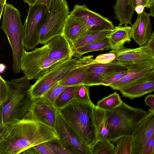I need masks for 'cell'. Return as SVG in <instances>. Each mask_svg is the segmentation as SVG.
Wrapping results in <instances>:
<instances>
[{
    "label": "cell",
    "mask_w": 154,
    "mask_h": 154,
    "mask_svg": "<svg viewBox=\"0 0 154 154\" xmlns=\"http://www.w3.org/2000/svg\"><path fill=\"white\" fill-rule=\"evenodd\" d=\"M136 6L135 0H117L114 9L115 18L119 22L118 26L131 25V20Z\"/></svg>",
    "instance_id": "ffe728a7"
},
{
    "label": "cell",
    "mask_w": 154,
    "mask_h": 154,
    "mask_svg": "<svg viewBox=\"0 0 154 154\" xmlns=\"http://www.w3.org/2000/svg\"><path fill=\"white\" fill-rule=\"evenodd\" d=\"M148 112L139 122L132 135V154H143L148 140L154 133V110L149 109Z\"/></svg>",
    "instance_id": "5bb4252c"
},
{
    "label": "cell",
    "mask_w": 154,
    "mask_h": 154,
    "mask_svg": "<svg viewBox=\"0 0 154 154\" xmlns=\"http://www.w3.org/2000/svg\"><path fill=\"white\" fill-rule=\"evenodd\" d=\"M145 7L144 5H137L135 8V11L137 14H142L144 11Z\"/></svg>",
    "instance_id": "b9f144b4"
},
{
    "label": "cell",
    "mask_w": 154,
    "mask_h": 154,
    "mask_svg": "<svg viewBox=\"0 0 154 154\" xmlns=\"http://www.w3.org/2000/svg\"><path fill=\"white\" fill-rule=\"evenodd\" d=\"M144 101L146 105L154 110V94H149L146 97Z\"/></svg>",
    "instance_id": "ab89813d"
},
{
    "label": "cell",
    "mask_w": 154,
    "mask_h": 154,
    "mask_svg": "<svg viewBox=\"0 0 154 154\" xmlns=\"http://www.w3.org/2000/svg\"><path fill=\"white\" fill-rule=\"evenodd\" d=\"M0 126V154L21 153L39 144L59 140L56 131L34 119L29 112L22 119Z\"/></svg>",
    "instance_id": "6da1fadb"
},
{
    "label": "cell",
    "mask_w": 154,
    "mask_h": 154,
    "mask_svg": "<svg viewBox=\"0 0 154 154\" xmlns=\"http://www.w3.org/2000/svg\"><path fill=\"white\" fill-rule=\"evenodd\" d=\"M123 102L116 91L99 101L98 108L106 112L113 110L121 105Z\"/></svg>",
    "instance_id": "484cf974"
},
{
    "label": "cell",
    "mask_w": 154,
    "mask_h": 154,
    "mask_svg": "<svg viewBox=\"0 0 154 154\" xmlns=\"http://www.w3.org/2000/svg\"><path fill=\"white\" fill-rule=\"evenodd\" d=\"M125 70L127 69L112 62L107 64L93 63L88 70L87 76L83 85L90 87L102 85L104 80L114 73Z\"/></svg>",
    "instance_id": "9a60e30c"
},
{
    "label": "cell",
    "mask_w": 154,
    "mask_h": 154,
    "mask_svg": "<svg viewBox=\"0 0 154 154\" xmlns=\"http://www.w3.org/2000/svg\"><path fill=\"white\" fill-rule=\"evenodd\" d=\"M57 111V109L54 104L45 98L42 97L32 100L28 112L34 119L56 131L55 126Z\"/></svg>",
    "instance_id": "4fadbf2b"
},
{
    "label": "cell",
    "mask_w": 154,
    "mask_h": 154,
    "mask_svg": "<svg viewBox=\"0 0 154 154\" xmlns=\"http://www.w3.org/2000/svg\"><path fill=\"white\" fill-rule=\"evenodd\" d=\"M152 154H154V145L153 147V152Z\"/></svg>",
    "instance_id": "681fc988"
},
{
    "label": "cell",
    "mask_w": 154,
    "mask_h": 154,
    "mask_svg": "<svg viewBox=\"0 0 154 154\" xmlns=\"http://www.w3.org/2000/svg\"><path fill=\"white\" fill-rule=\"evenodd\" d=\"M65 60L51 59L47 43L30 51L23 50L21 59V71L29 80H37L51 68Z\"/></svg>",
    "instance_id": "ba28073f"
},
{
    "label": "cell",
    "mask_w": 154,
    "mask_h": 154,
    "mask_svg": "<svg viewBox=\"0 0 154 154\" xmlns=\"http://www.w3.org/2000/svg\"><path fill=\"white\" fill-rule=\"evenodd\" d=\"M51 1V0H37L35 4L43 5L48 8L50 6Z\"/></svg>",
    "instance_id": "60d3db41"
},
{
    "label": "cell",
    "mask_w": 154,
    "mask_h": 154,
    "mask_svg": "<svg viewBox=\"0 0 154 154\" xmlns=\"http://www.w3.org/2000/svg\"><path fill=\"white\" fill-rule=\"evenodd\" d=\"M47 9L46 6L42 4L29 6L23 25L24 45L27 51L33 49L39 44L40 32Z\"/></svg>",
    "instance_id": "30bf717a"
},
{
    "label": "cell",
    "mask_w": 154,
    "mask_h": 154,
    "mask_svg": "<svg viewBox=\"0 0 154 154\" xmlns=\"http://www.w3.org/2000/svg\"><path fill=\"white\" fill-rule=\"evenodd\" d=\"M96 106L74 99L57 109L64 121L86 146L93 149L97 142L95 112Z\"/></svg>",
    "instance_id": "7a4b0ae2"
},
{
    "label": "cell",
    "mask_w": 154,
    "mask_h": 154,
    "mask_svg": "<svg viewBox=\"0 0 154 154\" xmlns=\"http://www.w3.org/2000/svg\"><path fill=\"white\" fill-rule=\"evenodd\" d=\"M129 71L125 70L116 72L104 80L102 85L109 86L111 84L121 79Z\"/></svg>",
    "instance_id": "836d02e7"
},
{
    "label": "cell",
    "mask_w": 154,
    "mask_h": 154,
    "mask_svg": "<svg viewBox=\"0 0 154 154\" xmlns=\"http://www.w3.org/2000/svg\"><path fill=\"white\" fill-rule=\"evenodd\" d=\"M145 45L154 55V30Z\"/></svg>",
    "instance_id": "f35d334b"
},
{
    "label": "cell",
    "mask_w": 154,
    "mask_h": 154,
    "mask_svg": "<svg viewBox=\"0 0 154 154\" xmlns=\"http://www.w3.org/2000/svg\"><path fill=\"white\" fill-rule=\"evenodd\" d=\"M154 80V75L150 80Z\"/></svg>",
    "instance_id": "f907efd6"
},
{
    "label": "cell",
    "mask_w": 154,
    "mask_h": 154,
    "mask_svg": "<svg viewBox=\"0 0 154 154\" xmlns=\"http://www.w3.org/2000/svg\"><path fill=\"white\" fill-rule=\"evenodd\" d=\"M93 57L89 55L66 60L51 68L31 85L29 91L32 99L43 97L51 88L78 67L96 63Z\"/></svg>",
    "instance_id": "8992f818"
},
{
    "label": "cell",
    "mask_w": 154,
    "mask_h": 154,
    "mask_svg": "<svg viewBox=\"0 0 154 154\" xmlns=\"http://www.w3.org/2000/svg\"><path fill=\"white\" fill-rule=\"evenodd\" d=\"M153 0H145V7L148 9L150 8Z\"/></svg>",
    "instance_id": "7dc6e473"
},
{
    "label": "cell",
    "mask_w": 154,
    "mask_h": 154,
    "mask_svg": "<svg viewBox=\"0 0 154 154\" xmlns=\"http://www.w3.org/2000/svg\"><path fill=\"white\" fill-rule=\"evenodd\" d=\"M89 31L81 19L70 13L65 21L63 35L71 46Z\"/></svg>",
    "instance_id": "e0dca14e"
},
{
    "label": "cell",
    "mask_w": 154,
    "mask_h": 154,
    "mask_svg": "<svg viewBox=\"0 0 154 154\" xmlns=\"http://www.w3.org/2000/svg\"><path fill=\"white\" fill-rule=\"evenodd\" d=\"M9 98V90L7 81L0 76V106L5 104Z\"/></svg>",
    "instance_id": "d6a6232c"
},
{
    "label": "cell",
    "mask_w": 154,
    "mask_h": 154,
    "mask_svg": "<svg viewBox=\"0 0 154 154\" xmlns=\"http://www.w3.org/2000/svg\"><path fill=\"white\" fill-rule=\"evenodd\" d=\"M51 142L52 141L48 142L47 143L55 154H73L71 151L62 146L58 143V144H56Z\"/></svg>",
    "instance_id": "d590c367"
},
{
    "label": "cell",
    "mask_w": 154,
    "mask_h": 154,
    "mask_svg": "<svg viewBox=\"0 0 154 154\" xmlns=\"http://www.w3.org/2000/svg\"><path fill=\"white\" fill-rule=\"evenodd\" d=\"M154 145V133L148 140L143 154H152Z\"/></svg>",
    "instance_id": "74e56055"
},
{
    "label": "cell",
    "mask_w": 154,
    "mask_h": 154,
    "mask_svg": "<svg viewBox=\"0 0 154 154\" xmlns=\"http://www.w3.org/2000/svg\"><path fill=\"white\" fill-rule=\"evenodd\" d=\"M106 112L110 141L114 143L123 137L132 136L139 122L148 112L123 102L120 106Z\"/></svg>",
    "instance_id": "277c9868"
},
{
    "label": "cell",
    "mask_w": 154,
    "mask_h": 154,
    "mask_svg": "<svg viewBox=\"0 0 154 154\" xmlns=\"http://www.w3.org/2000/svg\"><path fill=\"white\" fill-rule=\"evenodd\" d=\"M133 138L127 136L120 138L116 142L114 154H132Z\"/></svg>",
    "instance_id": "f1b7e54d"
},
{
    "label": "cell",
    "mask_w": 154,
    "mask_h": 154,
    "mask_svg": "<svg viewBox=\"0 0 154 154\" xmlns=\"http://www.w3.org/2000/svg\"><path fill=\"white\" fill-rule=\"evenodd\" d=\"M58 143L73 154H93V150L84 144L64 121L57 111L55 126Z\"/></svg>",
    "instance_id": "8fae6325"
},
{
    "label": "cell",
    "mask_w": 154,
    "mask_h": 154,
    "mask_svg": "<svg viewBox=\"0 0 154 154\" xmlns=\"http://www.w3.org/2000/svg\"><path fill=\"white\" fill-rule=\"evenodd\" d=\"M150 16L149 14L144 11L142 14H137L136 20L131 26V37L140 46L145 45L151 35Z\"/></svg>",
    "instance_id": "2e32d148"
},
{
    "label": "cell",
    "mask_w": 154,
    "mask_h": 154,
    "mask_svg": "<svg viewBox=\"0 0 154 154\" xmlns=\"http://www.w3.org/2000/svg\"><path fill=\"white\" fill-rule=\"evenodd\" d=\"M68 87L58 83L48 91L43 97L54 104L60 95Z\"/></svg>",
    "instance_id": "4dcf8cb0"
},
{
    "label": "cell",
    "mask_w": 154,
    "mask_h": 154,
    "mask_svg": "<svg viewBox=\"0 0 154 154\" xmlns=\"http://www.w3.org/2000/svg\"><path fill=\"white\" fill-rule=\"evenodd\" d=\"M109 52L116 56L112 62L129 71H140L153 69L154 55L145 45L134 48L124 47Z\"/></svg>",
    "instance_id": "9c48e42d"
},
{
    "label": "cell",
    "mask_w": 154,
    "mask_h": 154,
    "mask_svg": "<svg viewBox=\"0 0 154 154\" xmlns=\"http://www.w3.org/2000/svg\"><path fill=\"white\" fill-rule=\"evenodd\" d=\"M22 154H39L38 151L33 147L23 152Z\"/></svg>",
    "instance_id": "7bdbcfd3"
},
{
    "label": "cell",
    "mask_w": 154,
    "mask_h": 154,
    "mask_svg": "<svg viewBox=\"0 0 154 154\" xmlns=\"http://www.w3.org/2000/svg\"><path fill=\"white\" fill-rule=\"evenodd\" d=\"M112 30H104L97 32L89 31L85 35L71 46L72 51L106 36Z\"/></svg>",
    "instance_id": "4316f807"
},
{
    "label": "cell",
    "mask_w": 154,
    "mask_h": 154,
    "mask_svg": "<svg viewBox=\"0 0 154 154\" xmlns=\"http://www.w3.org/2000/svg\"><path fill=\"white\" fill-rule=\"evenodd\" d=\"M79 86L68 87L62 92L54 103L57 109L64 106L74 99Z\"/></svg>",
    "instance_id": "83f0119b"
},
{
    "label": "cell",
    "mask_w": 154,
    "mask_h": 154,
    "mask_svg": "<svg viewBox=\"0 0 154 154\" xmlns=\"http://www.w3.org/2000/svg\"><path fill=\"white\" fill-rule=\"evenodd\" d=\"M136 6L139 5L145 6V0H135Z\"/></svg>",
    "instance_id": "c3c4849f"
},
{
    "label": "cell",
    "mask_w": 154,
    "mask_h": 154,
    "mask_svg": "<svg viewBox=\"0 0 154 154\" xmlns=\"http://www.w3.org/2000/svg\"><path fill=\"white\" fill-rule=\"evenodd\" d=\"M39 154H55L48 145L47 142L43 143L33 147Z\"/></svg>",
    "instance_id": "8d00e7d4"
},
{
    "label": "cell",
    "mask_w": 154,
    "mask_h": 154,
    "mask_svg": "<svg viewBox=\"0 0 154 154\" xmlns=\"http://www.w3.org/2000/svg\"><path fill=\"white\" fill-rule=\"evenodd\" d=\"M95 119L97 131V142L111 141L106 112L98 108L96 106Z\"/></svg>",
    "instance_id": "cb8c5ba5"
},
{
    "label": "cell",
    "mask_w": 154,
    "mask_h": 154,
    "mask_svg": "<svg viewBox=\"0 0 154 154\" xmlns=\"http://www.w3.org/2000/svg\"><path fill=\"white\" fill-rule=\"evenodd\" d=\"M115 146L110 141H99L93 149V154H114Z\"/></svg>",
    "instance_id": "f546056e"
},
{
    "label": "cell",
    "mask_w": 154,
    "mask_h": 154,
    "mask_svg": "<svg viewBox=\"0 0 154 154\" xmlns=\"http://www.w3.org/2000/svg\"><path fill=\"white\" fill-rule=\"evenodd\" d=\"M90 63L76 68L72 71L64 79L60 82V85L71 86L83 85L88 75V70L91 65Z\"/></svg>",
    "instance_id": "7402d4cb"
},
{
    "label": "cell",
    "mask_w": 154,
    "mask_h": 154,
    "mask_svg": "<svg viewBox=\"0 0 154 154\" xmlns=\"http://www.w3.org/2000/svg\"><path fill=\"white\" fill-rule=\"evenodd\" d=\"M131 26H116L106 37L109 39L111 51H116L124 47V44L129 43L131 38L130 32Z\"/></svg>",
    "instance_id": "44dd1931"
},
{
    "label": "cell",
    "mask_w": 154,
    "mask_h": 154,
    "mask_svg": "<svg viewBox=\"0 0 154 154\" xmlns=\"http://www.w3.org/2000/svg\"><path fill=\"white\" fill-rule=\"evenodd\" d=\"M109 49H110V46L109 41L108 38L106 36L73 51V56L79 58L87 53Z\"/></svg>",
    "instance_id": "d4e9b609"
},
{
    "label": "cell",
    "mask_w": 154,
    "mask_h": 154,
    "mask_svg": "<svg viewBox=\"0 0 154 154\" xmlns=\"http://www.w3.org/2000/svg\"><path fill=\"white\" fill-rule=\"evenodd\" d=\"M37 0H23V1L27 3L29 6H32L34 5Z\"/></svg>",
    "instance_id": "bcb514c9"
},
{
    "label": "cell",
    "mask_w": 154,
    "mask_h": 154,
    "mask_svg": "<svg viewBox=\"0 0 154 154\" xmlns=\"http://www.w3.org/2000/svg\"><path fill=\"white\" fill-rule=\"evenodd\" d=\"M124 97L133 99L154 92V80H149L120 91Z\"/></svg>",
    "instance_id": "603a6c76"
},
{
    "label": "cell",
    "mask_w": 154,
    "mask_h": 154,
    "mask_svg": "<svg viewBox=\"0 0 154 154\" xmlns=\"http://www.w3.org/2000/svg\"><path fill=\"white\" fill-rule=\"evenodd\" d=\"M149 14L150 16L153 17L154 18V0H153V2L150 8Z\"/></svg>",
    "instance_id": "f6af8a7d"
},
{
    "label": "cell",
    "mask_w": 154,
    "mask_h": 154,
    "mask_svg": "<svg viewBox=\"0 0 154 154\" xmlns=\"http://www.w3.org/2000/svg\"><path fill=\"white\" fill-rule=\"evenodd\" d=\"M116 58L115 54L113 52L100 54L94 59L97 63L107 64L111 63L114 61Z\"/></svg>",
    "instance_id": "e575fe53"
},
{
    "label": "cell",
    "mask_w": 154,
    "mask_h": 154,
    "mask_svg": "<svg viewBox=\"0 0 154 154\" xmlns=\"http://www.w3.org/2000/svg\"><path fill=\"white\" fill-rule=\"evenodd\" d=\"M70 13L66 0H51L40 30L39 44H46L55 37L63 35Z\"/></svg>",
    "instance_id": "52a82bcc"
},
{
    "label": "cell",
    "mask_w": 154,
    "mask_h": 154,
    "mask_svg": "<svg viewBox=\"0 0 154 154\" xmlns=\"http://www.w3.org/2000/svg\"><path fill=\"white\" fill-rule=\"evenodd\" d=\"M152 69L154 70V63H153V68Z\"/></svg>",
    "instance_id": "816d5d0a"
},
{
    "label": "cell",
    "mask_w": 154,
    "mask_h": 154,
    "mask_svg": "<svg viewBox=\"0 0 154 154\" xmlns=\"http://www.w3.org/2000/svg\"><path fill=\"white\" fill-rule=\"evenodd\" d=\"M154 75L152 69L140 71H130L120 79L109 85L113 90L121 91L149 81Z\"/></svg>",
    "instance_id": "d6986e66"
},
{
    "label": "cell",
    "mask_w": 154,
    "mask_h": 154,
    "mask_svg": "<svg viewBox=\"0 0 154 154\" xmlns=\"http://www.w3.org/2000/svg\"><path fill=\"white\" fill-rule=\"evenodd\" d=\"M6 0H0V19H1Z\"/></svg>",
    "instance_id": "ee69618b"
},
{
    "label": "cell",
    "mask_w": 154,
    "mask_h": 154,
    "mask_svg": "<svg viewBox=\"0 0 154 154\" xmlns=\"http://www.w3.org/2000/svg\"><path fill=\"white\" fill-rule=\"evenodd\" d=\"M89 87L84 85H79L74 99L87 103H92L90 97Z\"/></svg>",
    "instance_id": "1f68e13d"
},
{
    "label": "cell",
    "mask_w": 154,
    "mask_h": 154,
    "mask_svg": "<svg viewBox=\"0 0 154 154\" xmlns=\"http://www.w3.org/2000/svg\"><path fill=\"white\" fill-rule=\"evenodd\" d=\"M29 80L25 76L7 81L9 98L0 106V125L20 119L28 112L32 100L29 91L31 86Z\"/></svg>",
    "instance_id": "3957f363"
},
{
    "label": "cell",
    "mask_w": 154,
    "mask_h": 154,
    "mask_svg": "<svg viewBox=\"0 0 154 154\" xmlns=\"http://www.w3.org/2000/svg\"><path fill=\"white\" fill-rule=\"evenodd\" d=\"M47 44L49 49V56L54 60L71 59L73 56L71 46L63 35L55 37Z\"/></svg>",
    "instance_id": "ac0fdd59"
},
{
    "label": "cell",
    "mask_w": 154,
    "mask_h": 154,
    "mask_svg": "<svg viewBox=\"0 0 154 154\" xmlns=\"http://www.w3.org/2000/svg\"><path fill=\"white\" fill-rule=\"evenodd\" d=\"M3 16L1 28L5 34L11 48L12 69L15 74H18L21 71V59L25 49L24 29L20 12L12 5L6 4Z\"/></svg>",
    "instance_id": "5b68a950"
},
{
    "label": "cell",
    "mask_w": 154,
    "mask_h": 154,
    "mask_svg": "<svg viewBox=\"0 0 154 154\" xmlns=\"http://www.w3.org/2000/svg\"><path fill=\"white\" fill-rule=\"evenodd\" d=\"M70 13L81 19L90 32L112 30L115 28L108 18L91 10L85 5H75Z\"/></svg>",
    "instance_id": "7c38bea8"
}]
</instances>
